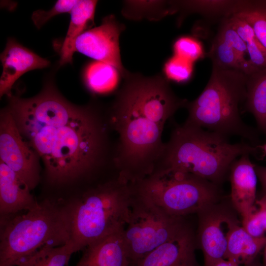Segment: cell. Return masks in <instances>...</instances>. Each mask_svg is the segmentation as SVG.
Masks as SVG:
<instances>
[{
	"label": "cell",
	"mask_w": 266,
	"mask_h": 266,
	"mask_svg": "<svg viewBox=\"0 0 266 266\" xmlns=\"http://www.w3.org/2000/svg\"><path fill=\"white\" fill-rule=\"evenodd\" d=\"M256 211L242 217V227L247 233L254 237H266V231L260 222Z\"/></svg>",
	"instance_id": "4dcf8cb0"
},
{
	"label": "cell",
	"mask_w": 266,
	"mask_h": 266,
	"mask_svg": "<svg viewBox=\"0 0 266 266\" xmlns=\"http://www.w3.org/2000/svg\"><path fill=\"white\" fill-rule=\"evenodd\" d=\"M135 191L166 213L176 217L198 213L216 203L215 184L192 174L155 168L143 179L132 183Z\"/></svg>",
	"instance_id": "52a82bcc"
},
{
	"label": "cell",
	"mask_w": 266,
	"mask_h": 266,
	"mask_svg": "<svg viewBox=\"0 0 266 266\" xmlns=\"http://www.w3.org/2000/svg\"><path fill=\"white\" fill-rule=\"evenodd\" d=\"M255 169L262 185L264 195H266V167L255 166Z\"/></svg>",
	"instance_id": "1f68e13d"
},
{
	"label": "cell",
	"mask_w": 266,
	"mask_h": 266,
	"mask_svg": "<svg viewBox=\"0 0 266 266\" xmlns=\"http://www.w3.org/2000/svg\"><path fill=\"white\" fill-rule=\"evenodd\" d=\"M217 34L243 60L248 61V54L246 43L236 31L230 25L228 18L221 21Z\"/></svg>",
	"instance_id": "f1b7e54d"
},
{
	"label": "cell",
	"mask_w": 266,
	"mask_h": 266,
	"mask_svg": "<svg viewBox=\"0 0 266 266\" xmlns=\"http://www.w3.org/2000/svg\"><path fill=\"white\" fill-rule=\"evenodd\" d=\"M78 251L71 241L59 246L47 244L24 258L16 266H67L71 255Z\"/></svg>",
	"instance_id": "7402d4cb"
},
{
	"label": "cell",
	"mask_w": 266,
	"mask_h": 266,
	"mask_svg": "<svg viewBox=\"0 0 266 266\" xmlns=\"http://www.w3.org/2000/svg\"><path fill=\"white\" fill-rule=\"evenodd\" d=\"M74 200L46 199L26 212L1 216L0 266H16L42 246L70 241Z\"/></svg>",
	"instance_id": "277c9868"
},
{
	"label": "cell",
	"mask_w": 266,
	"mask_h": 266,
	"mask_svg": "<svg viewBox=\"0 0 266 266\" xmlns=\"http://www.w3.org/2000/svg\"><path fill=\"white\" fill-rule=\"evenodd\" d=\"M216 203L198 213V236L204 266H212L224 259L231 231L238 223L231 212Z\"/></svg>",
	"instance_id": "8fae6325"
},
{
	"label": "cell",
	"mask_w": 266,
	"mask_h": 266,
	"mask_svg": "<svg viewBox=\"0 0 266 266\" xmlns=\"http://www.w3.org/2000/svg\"><path fill=\"white\" fill-rule=\"evenodd\" d=\"M195 265L194 239L188 229L163 243L129 266H188Z\"/></svg>",
	"instance_id": "9a60e30c"
},
{
	"label": "cell",
	"mask_w": 266,
	"mask_h": 266,
	"mask_svg": "<svg viewBox=\"0 0 266 266\" xmlns=\"http://www.w3.org/2000/svg\"><path fill=\"white\" fill-rule=\"evenodd\" d=\"M122 13L129 19L154 21L172 14L169 0H125Z\"/></svg>",
	"instance_id": "d4e9b609"
},
{
	"label": "cell",
	"mask_w": 266,
	"mask_h": 266,
	"mask_svg": "<svg viewBox=\"0 0 266 266\" xmlns=\"http://www.w3.org/2000/svg\"><path fill=\"white\" fill-rule=\"evenodd\" d=\"M164 72L168 80L183 83L191 77L193 72V63L173 55L165 63Z\"/></svg>",
	"instance_id": "4316f807"
},
{
	"label": "cell",
	"mask_w": 266,
	"mask_h": 266,
	"mask_svg": "<svg viewBox=\"0 0 266 266\" xmlns=\"http://www.w3.org/2000/svg\"><path fill=\"white\" fill-rule=\"evenodd\" d=\"M28 186L0 161V215L7 216L28 211L38 202Z\"/></svg>",
	"instance_id": "2e32d148"
},
{
	"label": "cell",
	"mask_w": 266,
	"mask_h": 266,
	"mask_svg": "<svg viewBox=\"0 0 266 266\" xmlns=\"http://www.w3.org/2000/svg\"><path fill=\"white\" fill-rule=\"evenodd\" d=\"M228 20L246 43L249 60L251 64L257 69L266 67V49L256 36L251 26L234 15L228 18Z\"/></svg>",
	"instance_id": "484cf974"
},
{
	"label": "cell",
	"mask_w": 266,
	"mask_h": 266,
	"mask_svg": "<svg viewBox=\"0 0 266 266\" xmlns=\"http://www.w3.org/2000/svg\"><path fill=\"white\" fill-rule=\"evenodd\" d=\"M97 0H78L71 10L70 21L60 49V65L71 63L77 38L93 23Z\"/></svg>",
	"instance_id": "ac0fdd59"
},
{
	"label": "cell",
	"mask_w": 266,
	"mask_h": 266,
	"mask_svg": "<svg viewBox=\"0 0 266 266\" xmlns=\"http://www.w3.org/2000/svg\"><path fill=\"white\" fill-rule=\"evenodd\" d=\"M195 266V265H190V266Z\"/></svg>",
	"instance_id": "8d00e7d4"
},
{
	"label": "cell",
	"mask_w": 266,
	"mask_h": 266,
	"mask_svg": "<svg viewBox=\"0 0 266 266\" xmlns=\"http://www.w3.org/2000/svg\"><path fill=\"white\" fill-rule=\"evenodd\" d=\"M266 244V237L256 238L236 224L230 233L225 259L246 265L255 260Z\"/></svg>",
	"instance_id": "d6986e66"
},
{
	"label": "cell",
	"mask_w": 266,
	"mask_h": 266,
	"mask_svg": "<svg viewBox=\"0 0 266 266\" xmlns=\"http://www.w3.org/2000/svg\"><path fill=\"white\" fill-rule=\"evenodd\" d=\"M107 109L117 133L115 165L118 177L135 183L153 171L165 146L166 123L188 100L178 97L165 76L129 71Z\"/></svg>",
	"instance_id": "7a4b0ae2"
},
{
	"label": "cell",
	"mask_w": 266,
	"mask_h": 266,
	"mask_svg": "<svg viewBox=\"0 0 266 266\" xmlns=\"http://www.w3.org/2000/svg\"><path fill=\"white\" fill-rule=\"evenodd\" d=\"M133 190L129 219L123 229L130 265L188 230L182 217L166 213Z\"/></svg>",
	"instance_id": "ba28073f"
},
{
	"label": "cell",
	"mask_w": 266,
	"mask_h": 266,
	"mask_svg": "<svg viewBox=\"0 0 266 266\" xmlns=\"http://www.w3.org/2000/svg\"><path fill=\"white\" fill-rule=\"evenodd\" d=\"M234 15L248 23L266 49V0H239Z\"/></svg>",
	"instance_id": "cb8c5ba5"
},
{
	"label": "cell",
	"mask_w": 266,
	"mask_h": 266,
	"mask_svg": "<svg viewBox=\"0 0 266 266\" xmlns=\"http://www.w3.org/2000/svg\"><path fill=\"white\" fill-rule=\"evenodd\" d=\"M78 1L59 0L49 10H37L33 11L32 15V20L34 25L39 29L53 17L62 13L70 12Z\"/></svg>",
	"instance_id": "f546056e"
},
{
	"label": "cell",
	"mask_w": 266,
	"mask_h": 266,
	"mask_svg": "<svg viewBox=\"0 0 266 266\" xmlns=\"http://www.w3.org/2000/svg\"><path fill=\"white\" fill-rule=\"evenodd\" d=\"M133 194L132 184L115 176L89 187L74 200L70 241L78 251L124 228Z\"/></svg>",
	"instance_id": "8992f818"
},
{
	"label": "cell",
	"mask_w": 266,
	"mask_h": 266,
	"mask_svg": "<svg viewBox=\"0 0 266 266\" xmlns=\"http://www.w3.org/2000/svg\"><path fill=\"white\" fill-rule=\"evenodd\" d=\"M239 0H169L172 14L179 13L177 24L191 14H199L208 20H223L233 15Z\"/></svg>",
	"instance_id": "e0dca14e"
},
{
	"label": "cell",
	"mask_w": 266,
	"mask_h": 266,
	"mask_svg": "<svg viewBox=\"0 0 266 266\" xmlns=\"http://www.w3.org/2000/svg\"><path fill=\"white\" fill-rule=\"evenodd\" d=\"M206 56L211 60L212 66L220 68L238 70L247 75L259 70L255 67L249 60H242L217 34L213 39Z\"/></svg>",
	"instance_id": "603a6c76"
},
{
	"label": "cell",
	"mask_w": 266,
	"mask_h": 266,
	"mask_svg": "<svg viewBox=\"0 0 266 266\" xmlns=\"http://www.w3.org/2000/svg\"><path fill=\"white\" fill-rule=\"evenodd\" d=\"M256 150L243 142L231 143L226 135L184 122L172 128L155 168L192 174L216 184L238 157Z\"/></svg>",
	"instance_id": "3957f363"
},
{
	"label": "cell",
	"mask_w": 266,
	"mask_h": 266,
	"mask_svg": "<svg viewBox=\"0 0 266 266\" xmlns=\"http://www.w3.org/2000/svg\"><path fill=\"white\" fill-rule=\"evenodd\" d=\"M245 109L266 133V67L247 75Z\"/></svg>",
	"instance_id": "ffe728a7"
},
{
	"label": "cell",
	"mask_w": 266,
	"mask_h": 266,
	"mask_svg": "<svg viewBox=\"0 0 266 266\" xmlns=\"http://www.w3.org/2000/svg\"><path fill=\"white\" fill-rule=\"evenodd\" d=\"M255 166L244 154L230 167L231 198L234 208L242 217L255 210L257 174Z\"/></svg>",
	"instance_id": "4fadbf2b"
},
{
	"label": "cell",
	"mask_w": 266,
	"mask_h": 266,
	"mask_svg": "<svg viewBox=\"0 0 266 266\" xmlns=\"http://www.w3.org/2000/svg\"><path fill=\"white\" fill-rule=\"evenodd\" d=\"M123 229L86 246L75 266H129Z\"/></svg>",
	"instance_id": "5bb4252c"
},
{
	"label": "cell",
	"mask_w": 266,
	"mask_h": 266,
	"mask_svg": "<svg viewBox=\"0 0 266 266\" xmlns=\"http://www.w3.org/2000/svg\"><path fill=\"white\" fill-rule=\"evenodd\" d=\"M263 262L264 266H266V244L264 247Z\"/></svg>",
	"instance_id": "e575fe53"
},
{
	"label": "cell",
	"mask_w": 266,
	"mask_h": 266,
	"mask_svg": "<svg viewBox=\"0 0 266 266\" xmlns=\"http://www.w3.org/2000/svg\"><path fill=\"white\" fill-rule=\"evenodd\" d=\"M124 30V25L114 15H108L100 26L85 31L77 38L74 51L114 66L123 78L128 72L122 62L119 45V37Z\"/></svg>",
	"instance_id": "30bf717a"
},
{
	"label": "cell",
	"mask_w": 266,
	"mask_h": 266,
	"mask_svg": "<svg viewBox=\"0 0 266 266\" xmlns=\"http://www.w3.org/2000/svg\"><path fill=\"white\" fill-rule=\"evenodd\" d=\"M212 266H240L236 263L227 259H222L216 262Z\"/></svg>",
	"instance_id": "d6a6232c"
},
{
	"label": "cell",
	"mask_w": 266,
	"mask_h": 266,
	"mask_svg": "<svg viewBox=\"0 0 266 266\" xmlns=\"http://www.w3.org/2000/svg\"><path fill=\"white\" fill-rule=\"evenodd\" d=\"M173 49L174 55L193 64L205 56L201 42L190 36L178 38L173 44Z\"/></svg>",
	"instance_id": "83f0119b"
},
{
	"label": "cell",
	"mask_w": 266,
	"mask_h": 266,
	"mask_svg": "<svg viewBox=\"0 0 266 266\" xmlns=\"http://www.w3.org/2000/svg\"><path fill=\"white\" fill-rule=\"evenodd\" d=\"M2 71L0 78V97L12 95L13 85L23 74L32 70L48 66L50 62L19 44L15 39H8L0 54Z\"/></svg>",
	"instance_id": "7c38bea8"
},
{
	"label": "cell",
	"mask_w": 266,
	"mask_h": 266,
	"mask_svg": "<svg viewBox=\"0 0 266 266\" xmlns=\"http://www.w3.org/2000/svg\"><path fill=\"white\" fill-rule=\"evenodd\" d=\"M121 77L119 71L106 63L95 61L86 68L84 74L85 84L92 93L104 94L117 89Z\"/></svg>",
	"instance_id": "44dd1931"
},
{
	"label": "cell",
	"mask_w": 266,
	"mask_h": 266,
	"mask_svg": "<svg viewBox=\"0 0 266 266\" xmlns=\"http://www.w3.org/2000/svg\"><path fill=\"white\" fill-rule=\"evenodd\" d=\"M243 266H261V265L256 259L251 263L248 264L246 265H244Z\"/></svg>",
	"instance_id": "836d02e7"
},
{
	"label": "cell",
	"mask_w": 266,
	"mask_h": 266,
	"mask_svg": "<svg viewBox=\"0 0 266 266\" xmlns=\"http://www.w3.org/2000/svg\"><path fill=\"white\" fill-rule=\"evenodd\" d=\"M0 161L12 169L32 191L40 179V159L22 138L9 112L0 113Z\"/></svg>",
	"instance_id": "9c48e42d"
},
{
	"label": "cell",
	"mask_w": 266,
	"mask_h": 266,
	"mask_svg": "<svg viewBox=\"0 0 266 266\" xmlns=\"http://www.w3.org/2000/svg\"><path fill=\"white\" fill-rule=\"evenodd\" d=\"M8 99L5 108L42 161L50 184H72L109 169L116 172L107 110L73 104L50 83L34 97L12 94Z\"/></svg>",
	"instance_id": "6da1fadb"
},
{
	"label": "cell",
	"mask_w": 266,
	"mask_h": 266,
	"mask_svg": "<svg viewBox=\"0 0 266 266\" xmlns=\"http://www.w3.org/2000/svg\"><path fill=\"white\" fill-rule=\"evenodd\" d=\"M258 147L261 148L263 150L265 154H266V143H265V144L263 145L259 146Z\"/></svg>",
	"instance_id": "d590c367"
},
{
	"label": "cell",
	"mask_w": 266,
	"mask_h": 266,
	"mask_svg": "<svg viewBox=\"0 0 266 266\" xmlns=\"http://www.w3.org/2000/svg\"><path fill=\"white\" fill-rule=\"evenodd\" d=\"M247 75L233 69L212 66L210 78L201 93L188 101L186 123L228 136L255 140L253 130L244 123L239 105L246 98Z\"/></svg>",
	"instance_id": "5b68a950"
}]
</instances>
